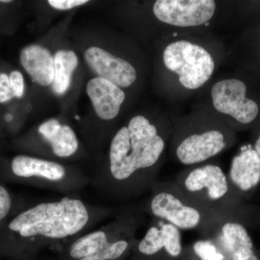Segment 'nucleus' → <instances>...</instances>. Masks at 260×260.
I'll return each instance as SVG.
<instances>
[{
	"label": "nucleus",
	"mask_w": 260,
	"mask_h": 260,
	"mask_svg": "<svg viewBox=\"0 0 260 260\" xmlns=\"http://www.w3.org/2000/svg\"><path fill=\"white\" fill-rule=\"evenodd\" d=\"M114 213V208L89 204L75 195L39 202L19 212L0 229V257H37L44 249H55Z\"/></svg>",
	"instance_id": "1"
},
{
	"label": "nucleus",
	"mask_w": 260,
	"mask_h": 260,
	"mask_svg": "<svg viewBox=\"0 0 260 260\" xmlns=\"http://www.w3.org/2000/svg\"><path fill=\"white\" fill-rule=\"evenodd\" d=\"M165 149V140L156 126L145 116H135L113 136L107 161L90 177V185L112 203L149 194L159 181Z\"/></svg>",
	"instance_id": "2"
},
{
	"label": "nucleus",
	"mask_w": 260,
	"mask_h": 260,
	"mask_svg": "<svg viewBox=\"0 0 260 260\" xmlns=\"http://www.w3.org/2000/svg\"><path fill=\"white\" fill-rule=\"evenodd\" d=\"M143 213L142 208L121 212L99 229L62 243L54 249L58 260H129Z\"/></svg>",
	"instance_id": "3"
},
{
	"label": "nucleus",
	"mask_w": 260,
	"mask_h": 260,
	"mask_svg": "<svg viewBox=\"0 0 260 260\" xmlns=\"http://www.w3.org/2000/svg\"><path fill=\"white\" fill-rule=\"evenodd\" d=\"M186 203L221 220L229 219L232 184L220 166L203 164L186 169L173 181Z\"/></svg>",
	"instance_id": "4"
},
{
	"label": "nucleus",
	"mask_w": 260,
	"mask_h": 260,
	"mask_svg": "<svg viewBox=\"0 0 260 260\" xmlns=\"http://www.w3.org/2000/svg\"><path fill=\"white\" fill-rule=\"evenodd\" d=\"M9 167L13 179L61 194H76L91 184V178L80 169L50 159L18 155Z\"/></svg>",
	"instance_id": "5"
},
{
	"label": "nucleus",
	"mask_w": 260,
	"mask_h": 260,
	"mask_svg": "<svg viewBox=\"0 0 260 260\" xmlns=\"http://www.w3.org/2000/svg\"><path fill=\"white\" fill-rule=\"evenodd\" d=\"M142 209L152 218L164 220L180 231L199 230L205 237L223 222L186 203L178 192L173 181H159L149 193Z\"/></svg>",
	"instance_id": "6"
},
{
	"label": "nucleus",
	"mask_w": 260,
	"mask_h": 260,
	"mask_svg": "<svg viewBox=\"0 0 260 260\" xmlns=\"http://www.w3.org/2000/svg\"><path fill=\"white\" fill-rule=\"evenodd\" d=\"M162 59L167 69L178 75L181 85L190 90L203 86L215 68L213 58L206 49L184 40L168 45Z\"/></svg>",
	"instance_id": "7"
},
{
	"label": "nucleus",
	"mask_w": 260,
	"mask_h": 260,
	"mask_svg": "<svg viewBox=\"0 0 260 260\" xmlns=\"http://www.w3.org/2000/svg\"><path fill=\"white\" fill-rule=\"evenodd\" d=\"M129 260H186L180 230L153 218L143 237L137 241Z\"/></svg>",
	"instance_id": "8"
},
{
	"label": "nucleus",
	"mask_w": 260,
	"mask_h": 260,
	"mask_svg": "<svg viewBox=\"0 0 260 260\" xmlns=\"http://www.w3.org/2000/svg\"><path fill=\"white\" fill-rule=\"evenodd\" d=\"M246 93V85L241 80L234 78L220 80L212 88L214 107L242 124H249L256 119L259 107L255 102L247 99Z\"/></svg>",
	"instance_id": "9"
},
{
	"label": "nucleus",
	"mask_w": 260,
	"mask_h": 260,
	"mask_svg": "<svg viewBox=\"0 0 260 260\" xmlns=\"http://www.w3.org/2000/svg\"><path fill=\"white\" fill-rule=\"evenodd\" d=\"M215 7L213 0H158L153 5V13L162 23L194 27L208 23Z\"/></svg>",
	"instance_id": "10"
},
{
	"label": "nucleus",
	"mask_w": 260,
	"mask_h": 260,
	"mask_svg": "<svg viewBox=\"0 0 260 260\" xmlns=\"http://www.w3.org/2000/svg\"><path fill=\"white\" fill-rule=\"evenodd\" d=\"M226 146L223 132L208 129L184 137L175 149V155L182 165L193 167L218 155Z\"/></svg>",
	"instance_id": "11"
},
{
	"label": "nucleus",
	"mask_w": 260,
	"mask_h": 260,
	"mask_svg": "<svg viewBox=\"0 0 260 260\" xmlns=\"http://www.w3.org/2000/svg\"><path fill=\"white\" fill-rule=\"evenodd\" d=\"M205 239L215 243L225 260H259L247 231L237 222L225 220Z\"/></svg>",
	"instance_id": "12"
},
{
	"label": "nucleus",
	"mask_w": 260,
	"mask_h": 260,
	"mask_svg": "<svg viewBox=\"0 0 260 260\" xmlns=\"http://www.w3.org/2000/svg\"><path fill=\"white\" fill-rule=\"evenodd\" d=\"M85 59L98 77L109 80L120 88L133 85L138 77L136 70L129 62L102 48H88L85 53Z\"/></svg>",
	"instance_id": "13"
},
{
	"label": "nucleus",
	"mask_w": 260,
	"mask_h": 260,
	"mask_svg": "<svg viewBox=\"0 0 260 260\" xmlns=\"http://www.w3.org/2000/svg\"><path fill=\"white\" fill-rule=\"evenodd\" d=\"M39 143L48 149L51 156L64 160L75 156L80 145L75 130L68 124H61L57 119L44 121L37 128Z\"/></svg>",
	"instance_id": "14"
},
{
	"label": "nucleus",
	"mask_w": 260,
	"mask_h": 260,
	"mask_svg": "<svg viewBox=\"0 0 260 260\" xmlns=\"http://www.w3.org/2000/svg\"><path fill=\"white\" fill-rule=\"evenodd\" d=\"M86 91L101 119L109 121L115 119L125 99V93L120 87L96 77L87 84Z\"/></svg>",
	"instance_id": "15"
},
{
	"label": "nucleus",
	"mask_w": 260,
	"mask_h": 260,
	"mask_svg": "<svg viewBox=\"0 0 260 260\" xmlns=\"http://www.w3.org/2000/svg\"><path fill=\"white\" fill-rule=\"evenodd\" d=\"M20 64L35 83L46 87L54 78V56L42 46L29 45L20 51Z\"/></svg>",
	"instance_id": "16"
},
{
	"label": "nucleus",
	"mask_w": 260,
	"mask_h": 260,
	"mask_svg": "<svg viewBox=\"0 0 260 260\" xmlns=\"http://www.w3.org/2000/svg\"><path fill=\"white\" fill-rule=\"evenodd\" d=\"M229 181L239 190L248 191L260 182V157L254 149H246L233 158Z\"/></svg>",
	"instance_id": "17"
},
{
	"label": "nucleus",
	"mask_w": 260,
	"mask_h": 260,
	"mask_svg": "<svg viewBox=\"0 0 260 260\" xmlns=\"http://www.w3.org/2000/svg\"><path fill=\"white\" fill-rule=\"evenodd\" d=\"M78 64L76 54L71 50H59L54 56V78L52 88L56 94H64L70 88L73 72Z\"/></svg>",
	"instance_id": "18"
},
{
	"label": "nucleus",
	"mask_w": 260,
	"mask_h": 260,
	"mask_svg": "<svg viewBox=\"0 0 260 260\" xmlns=\"http://www.w3.org/2000/svg\"><path fill=\"white\" fill-rule=\"evenodd\" d=\"M186 260H225L218 246L210 239L197 241L186 248Z\"/></svg>",
	"instance_id": "19"
},
{
	"label": "nucleus",
	"mask_w": 260,
	"mask_h": 260,
	"mask_svg": "<svg viewBox=\"0 0 260 260\" xmlns=\"http://www.w3.org/2000/svg\"><path fill=\"white\" fill-rule=\"evenodd\" d=\"M13 200L11 194L4 186L0 184V224L8 218L13 209Z\"/></svg>",
	"instance_id": "20"
},
{
	"label": "nucleus",
	"mask_w": 260,
	"mask_h": 260,
	"mask_svg": "<svg viewBox=\"0 0 260 260\" xmlns=\"http://www.w3.org/2000/svg\"><path fill=\"white\" fill-rule=\"evenodd\" d=\"M10 85L14 97L20 99L23 97L25 90V83L23 75L18 70L11 72L9 75Z\"/></svg>",
	"instance_id": "21"
},
{
	"label": "nucleus",
	"mask_w": 260,
	"mask_h": 260,
	"mask_svg": "<svg viewBox=\"0 0 260 260\" xmlns=\"http://www.w3.org/2000/svg\"><path fill=\"white\" fill-rule=\"evenodd\" d=\"M13 98L15 97L10 85L9 75L0 73V104L9 102Z\"/></svg>",
	"instance_id": "22"
},
{
	"label": "nucleus",
	"mask_w": 260,
	"mask_h": 260,
	"mask_svg": "<svg viewBox=\"0 0 260 260\" xmlns=\"http://www.w3.org/2000/svg\"><path fill=\"white\" fill-rule=\"evenodd\" d=\"M88 0H49L48 3L54 9L68 10L88 3Z\"/></svg>",
	"instance_id": "23"
},
{
	"label": "nucleus",
	"mask_w": 260,
	"mask_h": 260,
	"mask_svg": "<svg viewBox=\"0 0 260 260\" xmlns=\"http://www.w3.org/2000/svg\"><path fill=\"white\" fill-rule=\"evenodd\" d=\"M254 150L260 157V135L259 138L256 140L255 144H254Z\"/></svg>",
	"instance_id": "24"
},
{
	"label": "nucleus",
	"mask_w": 260,
	"mask_h": 260,
	"mask_svg": "<svg viewBox=\"0 0 260 260\" xmlns=\"http://www.w3.org/2000/svg\"><path fill=\"white\" fill-rule=\"evenodd\" d=\"M11 260H54L51 259V258H40L39 256L37 257L28 258V259H11Z\"/></svg>",
	"instance_id": "25"
},
{
	"label": "nucleus",
	"mask_w": 260,
	"mask_h": 260,
	"mask_svg": "<svg viewBox=\"0 0 260 260\" xmlns=\"http://www.w3.org/2000/svg\"><path fill=\"white\" fill-rule=\"evenodd\" d=\"M11 3H13V1H10V0H0V3H3V4H9Z\"/></svg>",
	"instance_id": "26"
}]
</instances>
